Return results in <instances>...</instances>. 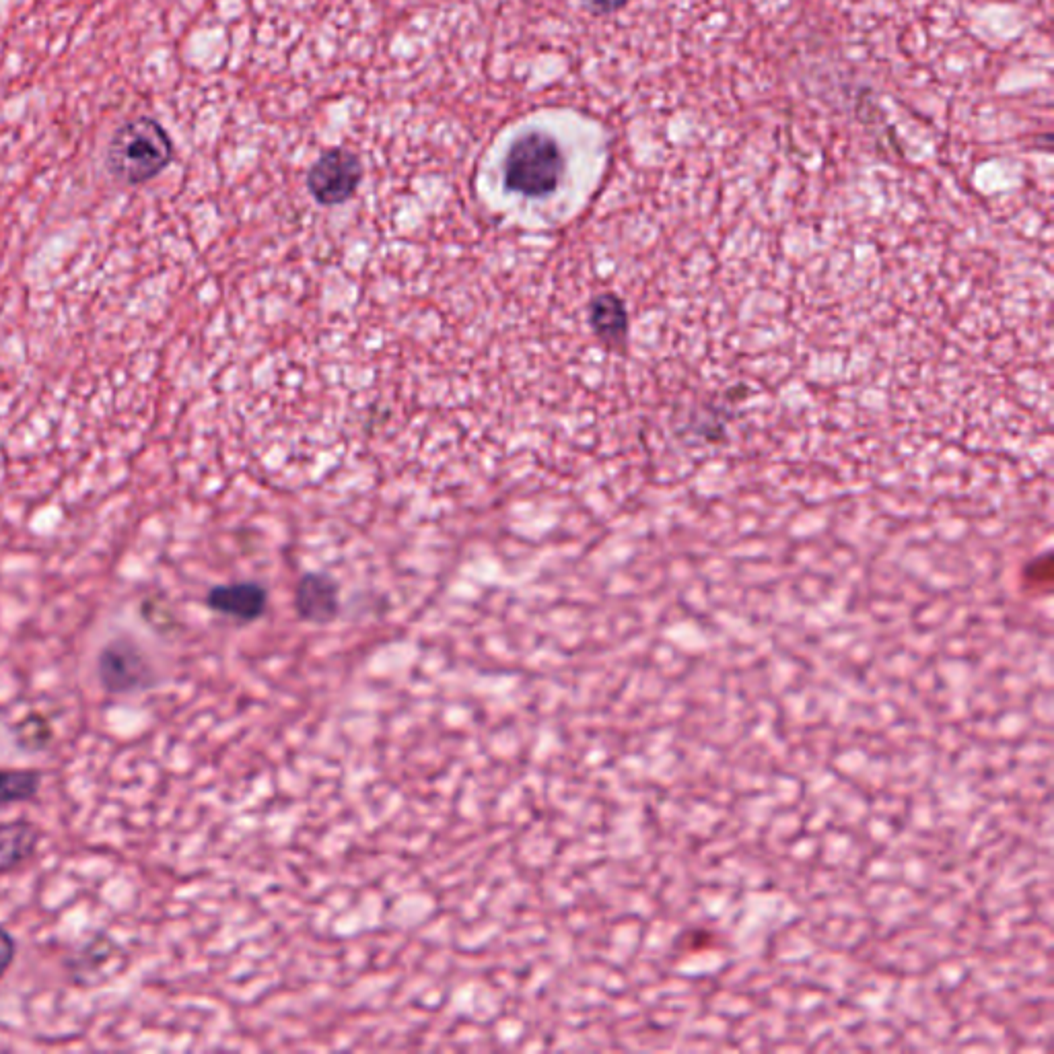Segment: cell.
I'll return each mask as SVG.
<instances>
[{
  "mask_svg": "<svg viewBox=\"0 0 1054 1054\" xmlns=\"http://www.w3.org/2000/svg\"><path fill=\"white\" fill-rule=\"evenodd\" d=\"M116 952H118V945L112 941V937L108 935L93 937V941H89L83 947L81 954L68 964L70 970H73L75 974L77 985L93 987L97 985V982H101L103 978L99 976V972L103 970L105 964L114 960Z\"/></svg>",
  "mask_w": 1054,
  "mask_h": 1054,
  "instance_id": "ba28073f",
  "label": "cell"
},
{
  "mask_svg": "<svg viewBox=\"0 0 1054 1054\" xmlns=\"http://www.w3.org/2000/svg\"><path fill=\"white\" fill-rule=\"evenodd\" d=\"M591 326L602 340H622L626 334L624 305L612 295H602L600 299H595L591 307Z\"/></svg>",
  "mask_w": 1054,
  "mask_h": 1054,
  "instance_id": "30bf717a",
  "label": "cell"
},
{
  "mask_svg": "<svg viewBox=\"0 0 1054 1054\" xmlns=\"http://www.w3.org/2000/svg\"><path fill=\"white\" fill-rule=\"evenodd\" d=\"M42 772L33 768H0V807L31 801L42 789Z\"/></svg>",
  "mask_w": 1054,
  "mask_h": 1054,
  "instance_id": "9c48e42d",
  "label": "cell"
},
{
  "mask_svg": "<svg viewBox=\"0 0 1054 1054\" xmlns=\"http://www.w3.org/2000/svg\"><path fill=\"white\" fill-rule=\"evenodd\" d=\"M361 180V159L346 149H330L307 171V190L320 204L338 206L355 196Z\"/></svg>",
  "mask_w": 1054,
  "mask_h": 1054,
  "instance_id": "277c9868",
  "label": "cell"
},
{
  "mask_svg": "<svg viewBox=\"0 0 1054 1054\" xmlns=\"http://www.w3.org/2000/svg\"><path fill=\"white\" fill-rule=\"evenodd\" d=\"M40 828L29 820L0 822V875L19 869L40 847Z\"/></svg>",
  "mask_w": 1054,
  "mask_h": 1054,
  "instance_id": "52a82bcc",
  "label": "cell"
},
{
  "mask_svg": "<svg viewBox=\"0 0 1054 1054\" xmlns=\"http://www.w3.org/2000/svg\"><path fill=\"white\" fill-rule=\"evenodd\" d=\"M562 171L565 157L556 140L544 132H527L507 151L505 188L527 198H546L558 188Z\"/></svg>",
  "mask_w": 1054,
  "mask_h": 1054,
  "instance_id": "7a4b0ae2",
  "label": "cell"
},
{
  "mask_svg": "<svg viewBox=\"0 0 1054 1054\" xmlns=\"http://www.w3.org/2000/svg\"><path fill=\"white\" fill-rule=\"evenodd\" d=\"M15 956H17L15 937L5 927H0V978H3L7 970L13 966Z\"/></svg>",
  "mask_w": 1054,
  "mask_h": 1054,
  "instance_id": "7c38bea8",
  "label": "cell"
},
{
  "mask_svg": "<svg viewBox=\"0 0 1054 1054\" xmlns=\"http://www.w3.org/2000/svg\"><path fill=\"white\" fill-rule=\"evenodd\" d=\"M295 610L309 624H330L340 612L338 583L326 573H307L295 589Z\"/></svg>",
  "mask_w": 1054,
  "mask_h": 1054,
  "instance_id": "5b68a950",
  "label": "cell"
},
{
  "mask_svg": "<svg viewBox=\"0 0 1054 1054\" xmlns=\"http://www.w3.org/2000/svg\"><path fill=\"white\" fill-rule=\"evenodd\" d=\"M95 672L101 688L108 694H140L159 684V674L151 657L136 641L112 639L97 653Z\"/></svg>",
  "mask_w": 1054,
  "mask_h": 1054,
  "instance_id": "3957f363",
  "label": "cell"
},
{
  "mask_svg": "<svg viewBox=\"0 0 1054 1054\" xmlns=\"http://www.w3.org/2000/svg\"><path fill=\"white\" fill-rule=\"evenodd\" d=\"M206 606L239 622H254L268 608V591L254 581L219 585L208 591Z\"/></svg>",
  "mask_w": 1054,
  "mask_h": 1054,
  "instance_id": "8992f818",
  "label": "cell"
},
{
  "mask_svg": "<svg viewBox=\"0 0 1054 1054\" xmlns=\"http://www.w3.org/2000/svg\"><path fill=\"white\" fill-rule=\"evenodd\" d=\"M54 737L52 725L42 715H29L23 721H19L13 729V740L15 746L23 752H44Z\"/></svg>",
  "mask_w": 1054,
  "mask_h": 1054,
  "instance_id": "8fae6325",
  "label": "cell"
},
{
  "mask_svg": "<svg viewBox=\"0 0 1054 1054\" xmlns=\"http://www.w3.org/2000/svg\"><path fill=\"white\" fill-rule=\"evenodd\" d=\"M171 155L173 145L161 124L151 118H138L114 134L108 149V167L120 182L143 184L169 165Z\"/></svg>",
  "mask_w": 1054,
  "mask_h": 1054,
  "instance_id": "6da1fadb",
  "label": "cell"
},
{
  "mask_svg": "<svg viewBox=\"0 0 1054 1054\" xmlns=\"http://www.w3.org/2000/svg\"><path fill=\"white\" fill-rule=\"evenodd\" d=\"M632 0H583V5L593 15H612L622 11Z\"/></svg>",
  "mask_w": 1054,
  "mask_h": 1054,
  "instance_id": "4fadbf2b",
  "label": "cell"
}]
</instances>
